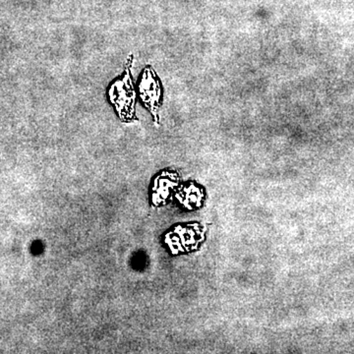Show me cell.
Wrapping results in <instances>:
<instances>
[{
  "mask_svg": "<svg viewBox=\"0 0 354 354\" xmlns=\"http://www.w3.org/2000/svg\"><path fill=\"white\" fill-rule=\"evenodd\" d=\"M140 92H141L143 101L146 102L147 106H150L152 111H155L157 106L158 99H160V88L156 79L153 78L152 72L147 70L143 76L141 85H140Z\"/></svg>",
  "mask_w": 354,
  "mask_h": 354,
  "instance_id": "7a4b0ae2",
  "label": "cell"
},
{
  "mask_svg": "<svg viewBox=\"0 0 354 354\" xmlns=\"http://www.w3.org/2000/svg\"><path fill=\"white\" fill-rule=\"evenodd\" d=\"M111 100L121 118H131L134 114L135 93L129 76L114 84L111 90Z\"/></svg>",
  "mask_w": 354,
  "mask_h": 354,
  "instance_id": "6da1fadb",
  "label": "cell"
}]
</instances>
